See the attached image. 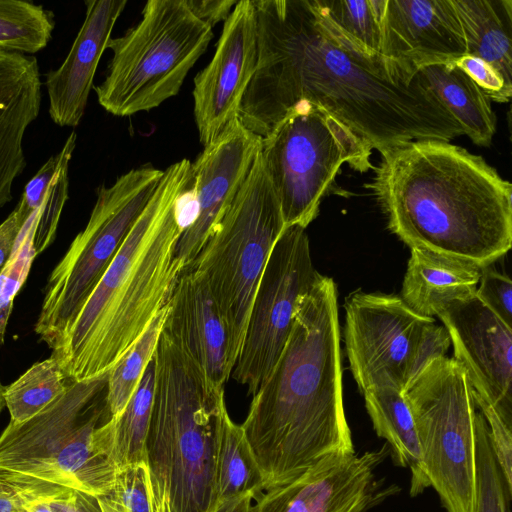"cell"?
<instances>
[{"instance_id": "cell-30", "label": "cell", "mask_w": 512, "mask_h": 512, "mask_svg": "<svg viewBox=\"0 0 512 512\" xmlns=\"http://www.w3.org/2000/svg\"><path fill=\"white\" fill-rule=\"evenodd\" d=\"M320 15L364 51L381 55L385 0H313Z\"/></svg>"}, {"instance_id": "cell-24", "label": "cell", "mask_w": 512, "mask_h": 512, "mask_svg": "<svg viewBox=\"0 0 512 512\" xmlns=\"http://www.w3.org/2000/svg\"><path fill=\"white\" fill-rule=\"evenodd\" d=\"M418 74L427 88L460 124L475 145L488 147L496 132V117L490 99L452 62L420 67Z\"/></svg>"}, {"instance_id": "cell-1", "label": "cell", "mask_w": 512, "mask_h": 512, "mask_svg": "<svg viewBox=\"0 0 512 512\" xmlns=\"http://www.w3.org/2000/svg\"><path fill=\"white\" fill-rule=\"evenodd\" d=\"M257 61L239 120L264 137L301 101L324 109L379 153L464 132L418 71L370 54L337 31L313 0H252Z\"/></svg>"}, {"instance_id": "cell-33", "label": "cell", "mask_w": 512, "mask_h": 512, "mask_svg": "<svg viewBox=\"0 0 512 512\" xmlns=\"http://www.w3.org/2000/svg\"><path fill=\"white\" fill-rule=\"evenodd\" d=\"M39 208L33 211L22 227L11 255L0 271V344L4 343L8 321L16 295L26 281L37 256L34 239Z\"/></svg>"}, {"instance_id": "cell-25", "label": "cell", "mask_w": 512, "mask_h": 512, "mask_svg": "<svg viewBox=\"0 0 512 512\" xmlns=\"http://www.w3.org/2000/svg\"><path fill=\"white\" fill-rule=\"evenodd\" d=\"M154 397L153 359L126 407L116 417L99 425L92 437L95 451L117 470L146 462L145 444Z\"/></svg>"}, {"instance_id": "cell-19", "label": "cell", "mask_w": 512, "mask_h": 512, "mask_svg": "<svg viewBox=\"0 0 512 512\" xmlns=\"http://www.w3.org/2000/svg\"><path fill=\"white\" fill-rule=\"evenodd\" d=\"M162 331L196 363L215 388L231 376L229 333L206 284L193 272H183L167 303Z\"/></svg>"}, {"instance_id": "cell-12", "label": "cell", "mask_w": 512, "mask_h": 512, "mask_svg": "<svg viewBox=\"0 0 512 512\" xmlns=\"http://www.w3.org/2000/svg\"><path fill=\"white\" fill-rule=\"evenodd\" d=\"M307 233L286 227L257 286L243 345L231 376L255 395L271 375L288 341L297 303L319 277Z\"/></svg>"}, {"instance_id": "cell-3", "label": "cell", "mask_w": 512, "mask_h": 512, "mask_svg": "<svg viewBox=\"0 0 512 512\" xmlns=\"http://www.w3.org/2000/svg\"><path fill=\"white\" fill-rule=\"evenodd\" d=\"M365 185L410 249L482 268L512 244V184L480 156L441 140L387 149Z\"/></svg>"}, {"instance_id": "cell-26", "label": "cell", "mask_w": 512, "mask_h": 512, "mask_svg": "<svg viewBox=\"0 0 512 512\" xmlns=\"http://www.w3.org/2000/svg\"><path fill=\"white\" fill-rule=\"evenodd\" d=\"M466 54L495 67L512 84V0H452Z\"/></svg>"}, {"instance_id": "cell-17", "label": "cell", "mask_w": 512, "mask_h": 512, "mask_svg": "<svg viewBox=\"0 0 512 512\" xmlns=\"http://www.w3.org/2000/svg\"><path fill=\"white\" fill-rule=\"evenodd\" d=\"M261 141L262 137L246 129L236 118L192 162L196 215L181 234L175 252L182 273L190 269L233 202L261 148Z\"/></svg>"}, {"instance_id": "cell-31", "label": "cell", "mask_w": 512, "mask_h": 512, "mask_svg": "<svg viewBox=\"0 0 512 512\" xmlns=\"http://www.w3.org/2000/svg\"><path fill=\"white\" fill-rule=\"evenodd\" d=\"M167 305L153 318L142 336L109 371L106 387V408L110 417L118 416L136 391L146 367L153 359Z\"/></svg>"}, {"instance_id": "cell-43", "label": "cell", "mask_w": 512, "mask_h": 512, "mask_svg": "<svg viewBox=\"0 0 512 512\" xmlns=\"http://www.w3.org/2000/svg\"><path fill=\"white\" fill-rule=\"evenodd\" d=\"M254 498L255 495L252 493L233 498L221 504L213 512H252Z\"/></svg>"}, {"instance_id": "cell-9", "label": "cell", "mask_w": 512, "mask_h": 512, "mask_svg": "<svg viewBox=\"0 0 512 512\" xmlns=\"http://www.w3.org/2000/svg\"><path fill=\"white\" fill-rule=\"evenodd\" d=\"M260 155L285 228L306 229L318 216L323 198L338 192L343 164L360 173L374 168L370 147L308 101L297 103L262 137Z\"/></svg>"}, {"instance_id": "cell-6", "label": "cell", "mask_w": 512, "mask_h": 512, "mask_svg": "<svg viewBox=\"0 0 512 512\" xmlns=\"http://www.w3.org/2000/svg\"><path fill=\"white\" fill-rule=\"evenodd\" d=\"M108 373L71 380L66 389L22 423L9 421L0 435V469L101 496L117 470L98 454L92 437L107 411Z\"/></svg>"}, {"instance_id": "cell-28", "label": "cell", "mask_w": 512, "mask_h": 512, "mask_svg": "<svg viewBox=\"0 0 512 512\" xmlns=\"http://www.w3.org/2000/svg\"><path fill=\"white\" fill-rule=\"evenodd\" d=\"M70 381L60 360L53 354L34 363L5 387L10 422L22 423L36 415L58 397Z\"/></svg>"}, {"instance_id": "cell-16", "label": "cell", "mask_w": 512, "mask_h": 512, "mask_svg": "<svg viewBox=\"0 0 512 512\" xmlns=\"http://www.w3.org/2000/svg\"><path fill=\"white\" fill-rule=\"evenodd\" d=\"M256 61L255 7L252 0H241L224 21L211 61L194 77V117L204 146L238 118Z\"/></svg>"}, {"instance_id": "cell-23", "label": "cell", "mask_w": 512, "mask_h": 512, "mask_svg": "<svg viewBox=\"0 0 512 512\" xmlns=\"http://www.w3.org/2000/svg\"><path fill=\"white\" fill-rule=\"evenodd\" d=\"M365 407L377 435L386 440L394 463L411 473L410 495L430 487L410 407L403 393L390 386L370 388L363 393Z\"/></svg>"}, {"instance_id": "cell-13", "label": "cell", "mask_w": 512, "mask_h": 512, "mask_svg": "<svg viewBox=\"0 0 512 512\" xmlns=\"http://www.w3.org/2000/svg\"><path fill=\"white\" fill-rule=\"evenodd\" d=\"M345 347L359 390L390 386L403 392L414 348L434 318L400 296L357 292L345 303Z\"/></svg>"}, {"instance_id": "cell-15", "label": "cell", "mask_w": 512, "mask_h": 512, "mask_svg": "<svg viewBox=\"0 0 512 512\" xmlns=\"http://www.w3.org/2000/svg\"><path fill=\"white\" fill-rule=\"evenodd\" d=\"M437 317L465 370L480 412L492 411L512 427V327L474 295L446 305Z\"/></svg>"}, {"instance_id": "cell-8", "label": "cell", "mask_w": 512, "mask_h": 512, "mask_svg": "<svg viewBox=\"0 0 512 512\" xmlns=\"http://www.w3.org/2000/svg\"><path fill=\"white\" fill-rule=\"evenodd\" d=\"M284 229L280 204L259 150L233 202L188 270L206 284L222 314L234 365L258 283Z\"/></svg>"}, {"instance_id": "cell-32", "label": "cell", "mask_w": 512, "mask_h": 512, "mask_svg": "<svg viewBox=\"0 0 512 512\" xmlns=\"http://www.w3.org/2000/svg\"><path fill=\"white\" fill-rule=\"evenodd\" d=\"M512 487L493 452L487 423L476 415V495L473 512H510Z\"/></svg>"}, {"instance_id": "cell-14", "label": "cell", "mask_w": 512, "mask_h": 512, "mask_svg": "<svg viewBox=\"0 0 512 512\" xmlns=\"http://www.w3.org/2000/svg\"><path fill=\"white\" fill-rule=\"evenodd\" d=\"M390 450L328 458L295 479L257 494L252 512H368L399 491L376 476Z\"/></svg>"}, {"instance_id": "cell-20", "label": "cell", "mask_w": 512, "mask_h": 512, "mask_svg": "<svg viewBox=\"0 0 512 512\" xmlns=\"http://www.w3.org/2000/svg\"><path fill=\"white\" fill-rule=\"evenodd\" d=\"M126 0H86L85 19L62 64L45 76L51 120L76 127L87 106L99 61Z\"/></svg>"}, {"instance_id": "cell-29", "label": "cell", "mask_w": 512, "mask_h": 512, "mask_svg": "<svg viewBox=\"0 0 512 512\" xmlns=\"http://www.w3.org/2000/svg\"><path fill=\"white\" fill-rule=\"evenodd\" d=\"M54 14L42 5L20 0H0V50L34 54L52 38Z\"/></svg>"}, {"instance_id": "cell-2", "label": "cell", "mask_w": 512, "mask_h": 512, "mask_svg": "<svg viewBox=\"0 0 512 512\" xmlns=\"http://www.w3.org/2000/svg\"><path fill=\"white\" fill-rule=\"evenodd\" d=\"M246 440L264 490L318 463L355 453L342 390L337 288L319 275L297 303L293 326L271 375L252 396Z\"/></svg>"}, {"instance_id": "cell-5", "label": "cell", "mask_w": 512, "mask_h": 512, "mask_svg": "<svg viewBox=\"0 0 512 512\" xmlns=\"http://www.w3.org/2000/svg\"><path fill=\"white\" fill-rule=\"evenodd\" d=\"M154 397L145 452L151 484L164 487L171 512H212L224 388L162 331L153 355Z\"/></svg>"}, {"instance_id": "cell-39", "label": "cell", "mask_w": 512, "mask_h": 512, "mask_svg": "<svg viewBox=\"0 0 512 512\" xmlns=\"http://www.w3.org/2000/svg\"><path fill=\"white\" fill-rule=\"evenodd\" d=\"M450 345V337L444 326L437 325L435 320L427 324L414 348L409 363L406 386L431 361L445 357Z\"/></svg>"}, {"instance_id": "cell-42", "label": "cell", "mask_w": 512, "mask_h": 512, "mask_svg": "<svg viewBox=\"0 0 512 512\" xmlns=\"http://www.w3.org/2000/svg\"><path fill=\"white\" fill-rule=\"evenodd\" d=\"M190 11L202 22L213 28L231 14L236 0H185Z\"/></svg>"}, {"instance_id": "cell-11", "label": "cell", "mask_w": 512, "mask_h": 512, "mask_svg": "<svg viewBox=\"0 0 512 512\" xmlns=\"http://www.w3.org/2000/svg\"><path fill=\"white\" fill-rule=\"evenodd\" d=\"M402 393L430 487L447 512H473L477 405L465 370L453 358L434 359Z\"/></svg>"}, {"instance_id": "cell-21", "label": "cell", "mask_w": 512, "mask_h": 512, "mask_svg": "<svg viewBox=\"0 0 512 512\" xmlns=\"http://www.w3.org/2000/svg\"><path fill=\"white\" fill-rule=\"evenodd\" d=\"M41 87L35 57L0 50V209L26 167L24 136L39 115Z\"/></svg>"}, {"instance_id": "cell-40", "label": "cell", "mask_w": 512, "mask_h": 512, "mask_svg": "<svg viewBox=\"0 0 512 512\" xmlns=\"http://www.w3.org/2000/svg\"><path fill=\"white\" fill-rule=\"evenodd\" d=\"M31 213L20 198L14 210L0 224V271L9 259L16 239Z\"/></svg>"}, {"instance_id": "cell-4", "label": "cell", "mask_w": 512, "mask_h": 512, "mask_svg": "<svg viewBox=\"0 0 512 512\" xmlns=\"http://www.w3.org/2000/svg\"><path fill=\"white\" fill-rule=\"evenodd\" d=\"M192 177L188 159L163 170L144 210L52 351L69 379L108 373L167 305L182 274L175 257L185 230L178 201Z\"/></svg>"}, {"instance_id": "cell-35", "label": "cell", "mask_w": 512, "mask_h": 512, "mask_svg": "<svg viewBox=\"0 0 512 512\" xmlns=\"http://www.w3.org/2000/svg\"><path fill=\"white\" fill-rule=\"evenodd\" d=\"M72 155H67L60 164L39 208L34 239L36 255L47 249L56 238L59 220L68 199V167Z\"/></svg>"}, {"instance_id": "cell-41", "label": "cell", "mask_w": 512, "mask_h": 512, "mask_svg": "<svg viewBox=\"0 0 512 512\" xmlns=\"http://www.w3.org/2000/svg\"><path fill=\"white\" fill-rule=\"evenodd\" d=\"M47 505L52 512H103L97 496L73 488H66Z\"/></svg>"}, {"instance_id": "cell-46", "label": "cell", "mask_w": 512, "mask_h": 512, "mask_svg": "<svg viewBox=\"0 0 512 512\" xmlns=\"http://www.w3.org/2000/svg\"><path fill=\"white\" fill-rule=\"evenodd\" d=\"M5 385H3V383L1 382L0 380V414L2 412V410L4 409V407L6 406L5 404Z\"/></svg>"}, {"instance_id": "cell-7", "label": "cell", "mask_w": 512, "mask_h": 512, "mask_svg": "<svg viewBox=\"0 0 512 512\" xmlns=\"http://www.w3.org/2000/svg\"><path fill=\"white\" fill-rule=\"evenodd\" d=\"M213 38L185 0H149L141 20L110 38L107 74L94 87L99 104L124 117L150 111L176 96Z\"/></svg>"}, {"instance_id": "cell-36", "label": "cell", "mask_w": 512, "mask_h": 512, "mask_svg": "<svg viewBox=\"0 0 512 512\" xmlns=\"http://www.w3.org/2000/svg\"><path fill=\"white\" fill-rule=\"evenodd\" d=\"M65 489L66 487L0 469V512H23L28 506L51 500Z\"/></svg>"}, {"instance_id": "cell-38", "label": "cell", "mask_w": 512, "mask_h": 512, "mask_svg": "<svg viewBox=\"0 0 512 512\" xmlns=\"http://www.w3.org/2000/svg\"><path fill=\"white\" fill-rule=\"evenodd\" d=\"M452 63L468 75L490 101L506 103L510 100L512 84L507 83L491 64L467 54L452 61Z\"/></svg>"}, {"instance_id": "cell-34", "label": "cell", "mask_w": 512, "mask_h": 512, "mask_svg": "<svg viewBox=\"0 0 512 512\" xmlns=\"http://www.w3.org/2000/svg\"><path fill=\"white\" fill-rule=\"evenodd\" d=\"M97 497L103 512H154L147 463L140 462L119 470L113 488Z\"/></svg>"}, {"instance_id": "cell-22", "label": "cell", "mask_w": 512, "mask_h": 512, "mask_svg": "<svg viewBox=\"0 0 512 512\" xmlns=\"http://www.w3.org/2000/svg\"><path fill=\"white\" fill-rule=\"evenodd\" d=\"M482 267L411 249L401 298L416 313L433 318L448 304L475 294Z\"/></svg>"}, {"instance_id": "cell-10", "label": "cell", "mask_w": 512, "mask_h": 512, "mask_svg": "<svg viewBox=\"0 0 512 512\" xmlns=\"http://www.w3.org/2000/svg\"><path fill=\"white\" fill-rule=\"evenodd\" d=\"M163 170L132 169L98 188L85 228L51 271L34 331L53 351L153 195Z\"/></svg>"}, {"instance_id": "cell-27", "label": "cell", "mask_w": 512, "mask_h": 512, "mask_svg": "<svg viewBox=\"0 0 512 512\" xmlns=\"http://www.w3.org/2000/svg\"><path fill=\"white\" fill-rule=\"evenodd\" d=\"M264 490L262 473L251 452L241 425L224 413L221 423L215 472V505ZM212 511V512H213Z\"/></svg>"}, {"instance_id": "cell-18", "label": "cell", "mask_w": 512, "mask_h": 512, "mask_svg": "<svg viewBox=\"0 0 512 512\" xmlns=\"http://www.w3.org/2000/svg\"><path fill=\"white\" fill-rule=\"evenodd\" d=\"M465 54V37L452 0L384 1L381 55L418 70Z\"/></svg>"}, {"instance_id": "cell-37", "label": "cell", "mask_w": 512, "mask_h": 512, "mask_svg": "<svg viewBox=\"0 0 512 512\" xmlns=\"http://www.w3.org/2000/svg\"><path fill=\"white\" fill-rule=\"evenodd\" d=\"M475 296L508 326L512 327V282L509 276L486 266L482 268Z\"/></svg>"}, {"instance_id": "cell-44", "label": "cell", "mask_w": 512, "mask_h": 512, "mask_svg": "<svg viewBox=\"0 0 512 512\" xmlns=\"http://www.w3.org/2000/svg\"><path fill=\"white\" fill-rule=\"evenodd\" d=\"M154 512H171L168 492L164 487L151 484Z\"/></svg>"}, {"instance_id": "cell-45", "label": "cell", "mask_w": 512, "mask_h": 512, "mask_svg": "<svg viewBox=\"0 0 512 512\" xmlns=\"http://www.w3.org/2000/svg\"><path fill=\"white\" fill-rule=\"evenodd\" d=\"M47 502L35 503L31 506H28L23 512H52L48 507Z\"/></svg>"}]
</instances>
